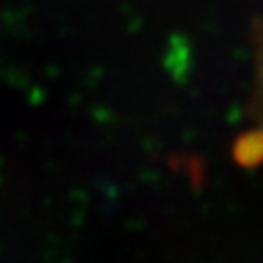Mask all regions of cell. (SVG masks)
Instances as JSON below:
<instances>
[{
  "instance_id": "1",
  "label": "cell",
  "mask_w": 263,
  "mask_h": 263,
  "mask_svg": "<svg viewBox=\"0 0 263 263\" xmlns=\"http://www.w3.org/2000/svg\"><path fill=\"white\" fill-rule=\"evenodd\" d=\"M252 103H254V117L261 127L263 134V27L259 33V44H257V64H254V95H252Z\"/></svg>"
}]
</instances>
